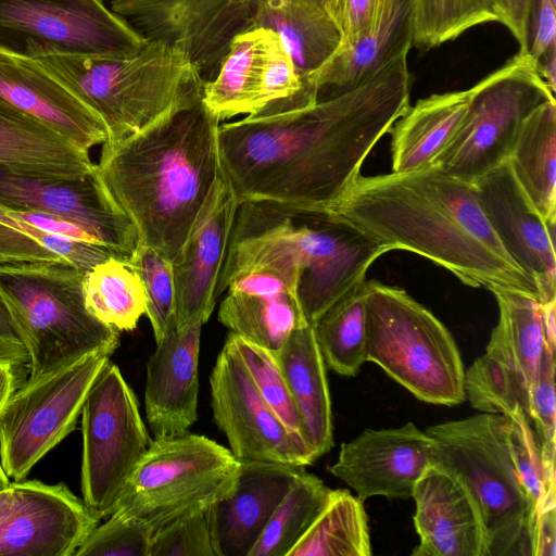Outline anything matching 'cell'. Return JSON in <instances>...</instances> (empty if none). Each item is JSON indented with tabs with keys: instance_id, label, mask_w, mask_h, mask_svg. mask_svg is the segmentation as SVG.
<instances>
[{
	"instance_id": "obj_1",
	"label": "cell",
	"mask_w": 556,
	"mask_h": 556,
	"mask_svg": "<svg viewBox=\"0 0 556 556\" xmlns=\"http://www.w3.org/2000/svg\"><path fill=\"white\" fill-rule=\"evenodd\" d=\"M408 52L349 91L307 108L220 124L222 168L238 201L328 211L410 105Z\"/></svg>"
},
{
	"instance_id": "obj_2",
	"label": "cell",
	"mask_w": 556,
	"mask_h": 556,
	"mask_svg": "<svg viewBox=\"0 0 556 556\" xmlns=\"http://www.w3.org/2000/svg\"><path fill=\"white\" fill-rule=\"evenodd\" d=\"M379 240L388 251L421 255L463 283L516 289L540 301L536 283L506 253L473 182L435 167L356 177L327 211Z\"/></svg>"
},
{
	"instance_id": "obj_3",
	"label": "cell",
	"mask_w": 556,
	"mask_h": 556,
	"mask_svg": "<svg viewBox=\"0 0 556 556\" xmlns=\"http://www.w3.org/2000/svg\"><path fill=\"white\" fill-rule=\"evenodd\" d=\"M219 125L201 93L141 130L102 144L96 173L105 191L140 243L170 262L223 173Z\"/></svg>"
},
{
	"instance_id": "obj_4",
	"label": "cell",
	"mask_w": 556,
	"mask_h": 556,
	"mask_svg": "<svg viewBox=\"0 0 556 556\" xmlns=\"http://www.w3.org/2000/svg\"><path fill=\"white\" fill-rule=\"evenodd\" d=\"M34 60L99 114L109 131L105 142L137 132L203 93L206 81L185 52L150 40L127 56L50 54Z\"/></svg>"
},
{
	"instance_id": "obj_5",
	"label": "cell",
	"mask_w": 556,
	"mask_h": 556,
	"mask_svg": "<svg viewBox=\"0 0 556 556\" xmlns=\"http://www.w3.org/2000/svg\"><path fill=\"white\" fill-rule=\"evenodd\" d=\"M435 464L468 490L485 533V556H533L535 509L508 446L506 415L483 413L430 426Z\"/></svg>"
},
{
	"instance_id": "obj_6",
	"label": "cell",
	"mask_w": 556,
	"mask_h": 556,
	"mask_svg": "<svg viewBox=\"0 0 556 556\" xmlns=\"http://www.w3.org/2000/svg\"><path fill=\"white\" fill-rule=\"evenodd\" d=\"M84 274L65 263L0 265V295L29 355L24 383L91 353L111 355L117 349L119 331L85 305Z\"/></svg>"
},
{
	"instance_id": "obj_7",
	"label": "cell",
	"mask_w": 556,
	"mask_h": 556,
	"mask_svg": "<svg viewBox=\"0 0 556 556\" xmlns=\"http://www.w3.org/2000/svg\"><path fill=\"white\" fill-rule=\"evenodd\" d=\"M366 362H372L422 402L466 400L465 370L447 328L404 289L365 281Z\"/></svg>"
},
{
	"instance_id": "obj_8",
	"label": "cell",
	"mask_w": 556,
	"mask_h": 556,
	"mask_svg": "<svg viewBox=\"0 0 556 556\" xmlns=\"http://www.w3.org/2000/svg\"><path fill=\"white\" fill-rule=\"evenodd\" d=\"M262 216L298 266L296 294L309 324L363 283L370 265L389 252L368 232L327 211L264 201Z\"/></svg>"
},
{
	"instance_id": "obj_9",
	"label": "cell",
	"mask_w": 556,
	"mask_h": 556,
	"mask_svg": "<svg viewBox=\"0 0 556 556\" xmlns=\"http://www.w3.org/2000/svg\"><path fill=\"white\" fill-rule=\"evenodd\" d=\"M239 469L231 451L206 437L187 432L154 438L114 510L138 518L154 533L227 496Z\"/></svg>"
},
{
	"instance_id": "obj_10",
	"label": "cell",
	"mask_w": 556,
	"mask_h": 556,
	"mask_svg": "<svg viewBox=\"0 0 556 556\" xmlns=\"http://www.w3.org/2000/svg\"><path fill=\"white\" fill-rule=\"evenodd\" d=\"M555 93L528 52L518 51L504 65L471 87L465 116L433 167L450 177L475 182L508 161L526 118Z\"/></svg>"
},
{
	"instance_id": "obj_11",
	"label": "cell",
	"mask_w": 556,
	"mask_h": 556,
	"mask_svg": "<svg viewBox=\"0 0 556 556\" xmlns=\"http://www.w3.org/2000/svg\"><path fill=\"white\" fill-rule=\"evenodd\" d=\"M80 416L83 500L102 519L114 511L150 441L137 397L110 361L91 384Z\"/></svg>"
},
{
	"instance_id": "obj_12",
	"label": "cell",
	"mask_w": 556,
	"mask_h": 556,
	"mask_svg": "<svg viewBox=\"0 0 556 556\" xmlns=\"http://www.w3.org/2000/svg\"><path fill=\"white\" fill-rule=\"evenodd\" d=\"M147 41L104 0H0V49L16 55L119 58Z\"/></svg>"
},
{
	"instance_id": "obj_13",
	"label": "cell",
	"mask_w": 556,
	"mask_h": 556,
	"mask_svg": "<svg viewBox=\"0 0 556 556\" xmlns=\"http://www.w3.org/2000/svg\"><path fill=\"white\" fill-rule=\"evenodd\" d=\"M109 361L106 353H91L14 391L0 413V462L10 480H24L76 429L87 393Z\"/></svg>"
},
{
	"instance_id": "obj_14",
	"label": "cell",
	"mask_w": 556,
	"mask_h": 556,
	"mask_svg": "<svg viewBox=\"0 0 556 556\" xmlns=\"http://www.w3.org/2000/svg\"><path fill=\"white\" fill-rule=\"evenodd\" d=\"M497 302L498 320L485 353L465 372L470 405L483 413L507 415L517 405L527 418L545 340L541 302L516 289H489Z\"/></svg>"
},
{
	"instance_id": "obj_15",
	"label": "cell",
	"mask_w": 556,
	"mask_h": 556,
	"mask_svg": "<svg viewBox=\"0 0 556 556\" xmlns=\"http://www.w3.org/2000/svg\"><path fill=\"white\" fill-rule=\"evenodd\" d=\"M0 204L74 223L124 260L140 243L134 225L109 197L96 167L88 175L61 177L0 164Z\"/></svg>"
},
{
	"instance_id": "obj_16",
	"label": "cell",
	"mask_w": 556,
	"mask_h": 556,
	"mask_svg": "<svg viewBox=\"0 0 556 556\" xmlns=\"http://www.w3.org/2000/svg\"><path fill=\"white\" fill-rule=\"evenodd\" d=\"M214 420L239 460L298 466L313 464L311 450L298 441L256 391L227 337L210 377Z\"/></svg>"
},
{
	"instance_id": "obj_17",
	"label": "cell",
	"mask_w": 556,
	"mask_h": 556,
	"mask_svg": "<svg viewBox=\"0 0 556 556\" xmlns=\"http://www.w3.org/2000/svg\"><path fill=\"white\" fill-rule=\"evenodd\" d=\"M14 500L0 521V556H71L100 523L63 482L11 481Z\"/></svg>"
},
{
	"instance_id": "obj_18",
	"label": "cell",
	"mask_w": 556,
	"mask_h": 556,
	"mask_svg": "<svg viewBox=\"0 0 556 556\" xmlns=\"http://www.w3.org/2000/svg\"><path fill=\"white\" fill-rule=\"evenodd\" d=\"M435 459L432 437L407 422L397 428L365 429L342 443L329 471L362 501L374 496L406 500Z\"/></svg>"
},
{
	"instance_id": "obj_19",
	"label": "cell",
	"mask_w": 556,
	"mask_h": 556,
	"mask_svg": "<svg viewBox=\"0 0 556 556\" xmlns=\"http://www.w3.org/2000/svg\"><path fill=\"white\" fill-rule=\"evenodd\" d=\"M483 213L516 265L534 280L540 302L556 298L555 224H547L508 161L473 182Z\"/></svg>"
},
{
	"instance_id": "obj_20",
	"label": "cell",
	"mask_w": 556,
	"mask_h": 556,
	"mask_svg": "<svg viewBox=\"0 0 556 556\" xmlns=\"http://www.w3.org/2000/svg\"><path fill=\"white\" fill-rule=\"evenodd\" d=\"M238 204L223 172L189 237L172 262L176 329L206 323L215 307Z\"/></svg>"
},
{
	"instance_id": "obj_21",
	"label": "cell",
	"mask_w": 556,
	"mask_h": 556,
	"mask_svg": "<svg viewBox=\"0 0 556 556\" xmlns=\"http://www.w3.org/2000/svg\"><path fill=\"white\" fill-rule=\"evenodd\" d=\"M0 102L90 151L109 139L105 123L34 59L0 49Z\"/></svg>"
},
{
	"instance_id": "obj_22",
	"label": "cell",
	"mask_w": 556,
	"mask_h": 556,
	"mask_svg": "<svg viewBox=\"0 0 556 556\" xmlns=\"http://www.w3.org/2000/svg\"><path fill=\"white\" fill-rule=\"evenodd\" d=\"M414 526L419 543L413 556H485V533L478 507L465 485L433 465L417 481Z\"/></svg>"
},
{
	"instance_id": "obj_23",
	"label": "cell",
	"mask_w": 556,
	"mask_h": 556,
	"mask_svg": "<svg viewBox=\"0 0 556 556\" xmlns=\"http://www.w3.org/2000/svg\"><path fill=\"white\" fill-rule=\"evenodd\" d=\"M231 492L212 506L217 556H249L274 511L305 466L239 460Z\"/></svg>"
},
{
	"instance_id": "obj_24",
	"label": "cell",
	"mask_w": 556,
	"mask_h": 556,
	"mask_svg": "<svg viewBox=\"0 0 556 556\" xmlns=\"http://www.w3.org/2000/svg\"><path fill=\"white\" fill-rule=\"evenodd\" d=\"M225 291L218 320L271 354L295 329L309 324L294 286L270 269L241 271L228 281Z\"/></svg>"
},
{
	"instance_id": "obj_25",
	"label": "cell",
	"mask_w": 556,
	"mask_h": 556,
	"mask_svg": "<svg viewBox=\"0 0 556 556\" xmlns=\"http://www.w3.org/2000/svg\"><path fill=\"white\" fill-rule=\"evenodd\" d=\"M202 326L175 329L156 342L149 358L144 405L154 438L187 433L197 420Z\"/></svg>"
},
{
	"instance_id": "obj_26",
	"label": "cell",
	"mask_w": 556,
	"mask_h": 556,
	"mask_svg": "<svg viewBox=\"0 0 556 556\" xmlns=\"http://www.w3.org/2000/svg\"><path fill=\"white\" fill-rule=\"evenodd\" d=\"M412 0H397L387 16L351 45L339 48L307 81L318 100L358 86L388 62L413 47Z\"/></svg>"
},
{
	"instance_id": "obj_27",
	"label": "cell",
	"mask_w": 556,
	"mask_h": 556,
	"mask_svg": "<svg viewBox=\"0 0 556 556\" xmlns=\"http://www.w3.org/2000/svg\"><path fill=\"white\" fill-rule=\"evenodd\" d=\"M299 414L303 439L317 459L333 446L326 364L312 324L295 329L273 353Z\"/></svg>"
},
{
	"instance_id": "obj_28",
	"label": "cell",
	"mask_w": 556,
	"mask_h": 556,
	"mask_svg": "<svg viewBox=\"0 0 556 556\" xmlns=\"http://www.w3.org/2000/svg\"><path fill=\"white\" fill-rule=\"evenodd\" d=\"M243 1L250 12L251 28L261 27L278 34L302 81L311 86L308 76L341 43L340 31L326 7L327 0Z\"/></svg>"
},
{
	"instance_id": "obj_29",
	"label": "cell",
	"mask_w": 556,
	"mask_h": 556,
	"mask_svg": "<svg viewBox=\"0 0 556 556\" xmlns=\"http://www.w3.org/2000/svg\"><path fill=\"white\" fill-rule=\"evenodd\" d=\"M471 88L434 93L409 105L392 125V172L431 167L455 136L468 108Z\"/></svg>"
},
{
	"instance_id": "obj_30",
	"label": "cell",
	"mask_w": 556,
	"mask_h": 556,
	"mask_svg": "<svg viewBox=\"0 0 556 556\" xmlns=\"http://www.w3.org/2000/svg\"><path fill=\"white\" fill-rule=\"evenodd\" d=\"M278 34L253 27L230 41L215 76L204 83L203 102L222 122L253 115L262 102L270 46Z\"/></svg>"
},
{
	"instance_id": "obj_31",
	"label": "cell",
	"mask_w": 556,
	"mask_h": 556,
	"mask_svg": "<svg viewBox=\"0 0 556 556\" xmlns=\"http://www.w3.org/2000/svg\"><path fill=\"white\" fill-rule=\"evenodd\" d=\"M0 164L61 177L92 173L85 151L43 124L0 102Z\"/></svg>"
},
{
	"instance_id": "obj_32",
	"label": "cell",
	"mask_w": 556,
	"mask_h": 556,
	"mask_svg": "<svg viewBox=\"0 0 556 556\" xmlns=\"http://www.w3.org/2000/svg\"><path fill=\"white\" fill-rule=\"evenodd\" d=\"M518 184L547 224H556V101L523 122L508 159Z\"/></svg>"
},
{
	"instance_id": "obj_33",
	"label": "cell",
	"mask_w": 556,
	"mask_h": 556,
	"mask_svg": "<svg viewBox=\"0 0 556 556\" xmlns=\"http://www.w3.org/2000/svg\"><path fill=\"white\" fill-rule=\"evenodd\" d=\"M110 256L119 257L106 248L41 231L23 210L0 204V265L65 263L86 273Z\"/></svg>"
},
{
	"instance_id": "obj_34",
	"label": "cell",
	"mask_w": 556,
	"mask_h": 556,
	"mask_svg": "<svg viewBox=\"0 0 556 556\" xmlns=\"http://www.w3.org/2000/svg\"><path fill=\"white\" fill-rule=\"evenodd\" d=\"M83 294L88 312L118 331L134 330L146 314L147 294L127 260L110 256L84 274Z\"/></svg>"
},
{
	"instance_id": "obj_35",
	"label": "cell",
	"mask_w": 556,
	"mask_h": 556,
	"mask_svg": "<svg viewBox=\"0 0 556 556\" xmlns=\"http://www.w3.org/2000/svg\"><path fill=\"white\" fill-rule=\"evenodd\" d=\"M368 516L364 501L332 490L328 503L288 556H369Z\"/></svg>"
},
{
	"instance_id": "obj_36",
	"label": "cell",
	"mask_w": 556,
	"mask_h": 556,
	"mask_svg": "<svg viewBox=\"0 0 556 556\" xmlns=\"http://www.w3.org/2000/svg\"><path fill=\"white\" fill-rule=\"evenodd\" d=\"M365 281L336 301L312 324L325 364L346 377L356 376L366 362Z\"/></svg>"
},
{
	"instance_id": "obj_37",
	"label": "cell",
	"mask_w": 556,
	"mask_h": 556,
	"mask_svg": "<svg viewBox=\"0 0 556 556\" xmlns=\"http://www.w3.org/2000/svg\"><path fill=\"white\" fill-rule=\"evenodd\" d=\"M332 490L305 469L280 502L249 556H288L329 501Z\"/></svg>"
},
{
	"instance_id": "obj_38",
	"label": "cell",
	"mask_w": 556,
	"mask_h": 556,
	"mask_svg": "<svg viewBox=\"0 0 556 556\" xmlns=\"http://www.w3.org/2000/svg\"><path fill=\"white\" fill-rule=\"evenodd\" d=\"M413 47L428 51L478 25L498 22L494 0H412Z\"/></svg>"
},
{
	"instance_id": "obj_39",
	"label": "cell",
	"mask_w": 556,
	"mask_h": 556,
	"mask_svg": "<svg viewBox=\"0 0 556 556\" xmlns=\"http://www.w3.org/2000/svg\"><path fill=\"white\" fill-rule=\"evenodd\" d=\"M228 338L232 342L261 397L283 424L286 429L298 441L306 445L302 434L299 414L274 355L232 332H230Z\"/></svg>"
},
{
	"instance_id": "obj_40",
	"label": "cell",
	"mask_w": 556,
	"mask_h": 556,
	"mask_svg": "<svg viewBox=\"0 0 556 556\" xmlns=\"http://www.w3.org/2000/svg\"><path fill=\"white\" fill-rule=\"evenodd\" d=\"M139 275L147 294L146 315L155 341L176 329L175 287L172 262L153 248L139 243L127 260Z\"/></svg>"
},
{
	"instance_id": "obj_41",
	"label": "cell",
	"mask_w": 556,
	"mask_h": 556,
	"mask_svg": "<svg viewBox=\"0 0 556 556\" xmlns=\"http://www.w3.org/2000/svg\"><path fill=\"white\" fill-rule=\"evenodd\" d=\"M506 416L510 455L538 516L543 507L556 505L555 477L543 465L534 431L522 408L517 405Z\"/></svg>"
},
{
	"instance_id": "obj_42",
	"label": "cell",
	"mask_w": 556,
	"mask_h": 556,
	"mask_svg": "<svg viewBox=\"0 0 556 556\" xmlns=\"http://www.w3.org/2000/svg\"><path fill=\"white\" fill-rule=\"evenodd\" d=\"M98 525L76 556H149L153 531L138 518L119 509Z\"/></svg>"
},
{
	"instance_id": "obj_43",
	"label": "cell",
	"mask_w": 556,
	"mask_h": 556,
	"mask_svg": "<svg viewBox=\"0 0 556 556\" xmlns=\"http://www.w3.org/2000/svg\"><path fill=\"white\" fill-rule=\"evenodd\" d=\"M212 506L185 515L155 531L149 556H217Z\"/></svg>"
},
{
	"instance_id": "obj_44",
	"label": "cell",
	"mask_w": 556,
	"mask_h": 556,
	"mask_svg": "<svg viewBox=\"0 0 556 556\" xmlns=\"http://www.w3.org/2000/svg\"><path fill=\"white\" fill-rule=\"evenodd\" d=\"M555 366L556 353L545 344L528 415L543 465L551 477H555L556 452Z\"/></svg>"
},
{
	"instance_id": "obj_45",
	"label": "cell",
	"mask_w": 556,
	"mask_h": 556,
	"mask_svg": "<svg viewBox=\"0 0 556 556\" xmlns=\"http://www.w3.org/2000/svg\"><path fill=\"white\" fill-rule=\"evenodd\" d=\"M397 0H327L330 17L341 35L340 46L353 43L375 27Z\"/></svg>"
},
{
	"instance_id": "obj_46",
	"label": "cell",
	"mask_w": 556,
	"mask_h": 556,
	"mask_svg": "<svg viewBox=\"0 0 556 556\" xmlns=\"http://www.w3.org/2000/svg\"><path fill=\"white\" fill-rule=\"evenodd\" d=\"M555 5L554 0H535L528 46V53L535 62L556 49Z\"/></svg>"
},
{
	"instance_id": "obj_47",
	"label": "cell",
	"mask_w": 556,
	"mask_h": 556,
	"mask_svg": "<svg viewBox=\"0 0 556 556\" xmlns=\"http://www.w3.org/2000/svg\"><path fill=\"white\" fill-rule=\"evenodd\" d=\"M0 357L17 366H27L29 355L18 328L0 295Z\"/></svg>"
},
{
	"instance_id": "obj_48",
	"label": "cell",
	"mask_w": 556,
	"mask_h": 556,
	"mask_svg": "<svg viewBox=\"0 0 556 556\" xmlns=\"http://www.w3.org/2000/svg\"><path fill=\"white\" fill-rule=\"evenodd\" d=\"M556 555V505L542 508L536 516L533 556Z\"/></svg>"
},
{
	"instance_id": "obj_49",
	"label": "cell",
	"mask_w": 556,
	"mask_h": 556,
	"mask_svg": "<svg viewBox=\"0 0 556 556\" xmlns=\"http://www.w3.org/2000/svg\"><path fill=\"white\" fill-rule=\"evenodd\" d=\"M535 0H514L510 34L519 45V51L528 52L529 31Z\"/></svg>"
},
{
	"instance_id": "obj_50",
	"label": "cell",
	"mask_w": 556,
	"mask_h": 556,
	"mask_svg": "<svg viewBox=\"0 0 556 556\" xmlns=\"http://www.w3.org/2000/svg\"><path fill=\"white\" fill-rule=\"evenodd\" d=\"M541 320L545 344L556 353V298L541 303Z\"/></svg>"
},
{
	"instance_id": "obj_51",
	"label": "cell",
	"mask_w": 556,
	"mask_h": 556,
	"mask_svg": "<svg viewBox=\"0 0 556 556\" xmlns=\"http://www.w3.org/2000/svg\"><path fill=\"white\" fill-rule=\"evenodd\" d=\"M15 365L0 357V413L16 390Z\"/></svg>"
},
{
	"instance_id": "obj_52",
	"label": "cell",
	"mask_w": 556,
	"mask_h": 556,
	"mask_svg": "<svg viewBox=\"0 0 556 556\" xmlns=\"http://www.w3.org/2000/svg\"><path fill=\"white\" fill-rule=\"evenodd\" d=\"M540 76L547 87L555 93L556 91V49L546 53L536 62Z\"/></svg>"
},
{
	"instance_id": "obj_53",
	"label": "cell",
	"mask_w": 556,
	"mask_h": 556,
	"mask_svg": "<svg viewBox=\"0 0 556 556\" xmlns=\"http://www.w3.org/2000/svg\"><path fill=\"white\" fill-rule=\"evenodd\" d=\"M494 2L500 15V23L510 30L513 24L514 0H494Z\"/></svg>"
},
{
	"instance_id": "obj_54",
	"label": "cell",
	"mask_w": 556,
	"mask_h": 556,
	"mask_svg": "<svg viewBox=\"0 0 556 556\" xmlns=\"http://www.w3.org/2000/svg\"><path fill=\"white\" fill-rule=\"evenodd\" d=\"M14 495L12 488L0 492V521L8 515L13 504Z\"/></svg>"
},
{
	"instance_id": "obj_55",
	"label": "cell",
	"mask_w": 556,
	"mask_h": 556,
	"mask_svg": "<svg viewBox=\"0 0 556 556\" xmlns=\"http://www.w3.org/2000/svg\"><path fill=\"white\" fill-rule=\"evenodd\" d=\"M11 488V480L5 473L1 462H0V492L5 491Z\"/></svg>"
}]
</instances>
